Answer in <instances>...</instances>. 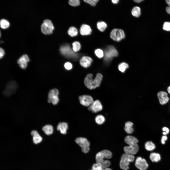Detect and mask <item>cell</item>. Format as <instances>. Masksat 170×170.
I'll return each mask as SVG.
<instances>
[{"label": "cell", "instance_id": "cell-28", "mask_svg": "<svg viewBox=\"0 0 170 170\" xmlns=\"http://www.w3.org/2000/svg\"><path fill=\"white\" fill-rule=\"evenodd\" d=\"M0 27L3 29L8 28L9 26V23L7 20L4 19H2L0 20Z\"/></svg>", "mask_w": 170, "mask_h": 170}, {"label": "cell", "instance_id": "cell-9", "mask_svg": "<svg viewBox=\"0 0 170 170\" xmlns=\"http://www.w3.org/2000/svg\"><path fill=\"white\" fill-rule=\"evenodd\" d=\"M125 34L123 31L121 29H115L110 32V36L113 40L116 41H119L124 38Z\"/></svg>", "mask_w": 170, "mask_h": 170}, {"label": "cell", "instance_id": "cell-33", "mask_svg": "<svg viewBox=\"0 0 170 170\" xmlns=\"http://www.w3.org/2000/svg\"><path fill=\"white\" fill-rule=\"evenodd\" d=\"M59 92L56 89H51L49 91L48 95V98H51L54 96H58Z\"/></svg>", "mask_w": 170, "mask_h": 170}, {"label": "cell", "instance_id": "cell-6", "mask_svg": "<svg viewBox=\"0 0 170 170\" xmlns=\"http://www.w3.org/2000/svg\"><path fill=\"white\" fill-rule=\"evenodd\" d=\"M60 51L63 55L68 58L74 59L78 58L77 54L72 50L68 45L62 46L60 48Z\"/></svg>", "mask_w": 170, "mask_h": 170}, {"label": "cell", "instance_id": "cell-29", "mask_svg": "<svg viewBox=\"0 0 170 170\" xmlns=\"http://www.w3.org/2000/svg\"><path fill=\"white\" fill-rule=\"evenodd\" d=\"M128 65L125 62H122L119 65L118 68L119 71L123 72L128 68Z\"/></svg>", "mask_w": 170, "mask_h": 170}, {"label": "cell", "instance_id": "cell-50", "mask_svg": "<svg viewBox=\"0 0 170 170\" xmlns=\"http://www.w3.org/2000/svg\"><path fill=\"white\" fill-rule=\"evenodd\" d=\"M91 170H94L93 169H91Z\"/></svg>", "mask_w": 170, "mask_h": 170}, {"label": "cell", "instance_id": "cell-4", "mask_svg": "<svg viewBox=\"0 0 170 170\" xmlns=\"http://www.w3.org/2000/svg\"><path fill=\"white\" fill-rule=\"evenodd\" d=\"M17 88V85L15 81H11L6 84L4 89L3 92L4 96L9 97L16 92Z\"/></svg>", "mask_w": 170, "mask_h": 170}, {"label": "cell", "instance_id": "cell-36", "mask_svg": "<svg viewBox=\"0 0 170 170\" xmlns=\"http://www.w3.org/2000/svg\"><path fill=\"white\" fill-rule=\"evenodd\" d=\"M69 4L73 6H76L79 5L80 4L79 0H70L69 1Z\"/></svg>", "mask_w": 170, "mask_h": 170}, {"label": "cell", "instance_id": "cell-38", "mask_svg": "<svg viewBox=\"0 0 170 170\" xmlns=\"http://www.w3.org/2000/svg\"><path fill=\"white\" fill-rule=\"evenodd\" d=\"M98 0H84V1L88 3L92 6H95L98 1Z\"/></svg>", "mask_w": 170, "mask_h": 170}, {"label": "cell", "instance_id": "cell-12", "mask_svg": "<svg viewBox=\"0 0 170 170\" xmlns=\"http://www.w3.org/2000/svg\"><path fill=\"white\" fill-rule=\"evenodd\" d=\"M103 109L102 106L100 101L96 100L88 107V109L93 113H97L101 111Z\"/></svg>", "mask_w": 170, "mask_h": 170}, {"label": "cell", "instance_id": "cell-41", "mask_svg": "<svg viewBox=\"0 0 170 170\" xmlns=\"http://www.w3.org/2000/svg\"><path fill=\"white\" fill-rule=\"evenodd\" d=\"M167 139V137L166 136L164 135L162 136V137L161 142L163 144H165L166 141Z\"/></svg>", "mask_w": 170, "mask_h": 170}, {"label": "cell", "instance_id": "cell-23", "mask_svg": "<svg viewBox=\"0 0 170 170\" xmlns=\"http://www.w3.org/2000/svg\"><path fill=\"white\" fill-rule=\"evenodd\" d=\"M145 147L147 150L152 151L156 147L155 144L151 141H147L145 144Z\"/></svg>", "mask_w": 170, "mask_h": 170}, {"label": "cell", "instance_id": "cell-45", "mask_svg": "<svg viewBox=\"0 0 170 170\" xmlns=\"http://www.w3.org/2000/svg\"><path fill=\"white\" fill-rule=\"evenodd\" d=\"M112 2L114 4H117L118 3L119 1L118 0H111Z\"/></svg>", "mask_w": 170, "mask_h": 170}, {"label": "cell", "instance_id": "cell-14", "mask_svg": "<svg viewBox=\"0 0 170 170\" xmlns=\"http://www.w3.org/2000/svg\"><path fill=\"white\" fill-rule=\"evenodd\" d=\"M157 96L159 102L162 105L166 104L169 100L167 94L165 91H161L157 93Z\"/></svg>", "mask_w": 170, "mask_h": 170}, {"label": "cell", "instance_id": "cell-16", "mask_svg": "<svg viewBox=\"0 0 170 170\" xmlns=\"http://www.w3.org/2000/svg\"><path fill=\"white\" fill-rule=\"evenodd\" d=\"M31 134L33 136V142L34 144H37L42 141V138L37 131L33 130L31 132Z\"/></svg>", "mask_w": 170, "mask_h": 170}, {"label": "cell", "instance_id": "cell-1", "mask_svg": "<svg viewBox=\"0 0 170 170\" xmlns=\"http://www.w3.org/2000/svg\"><path fill=\"white\" fill-rule=\"evenodd\" d=\"M102 78V75L100 73H98L93 79L92 74H89L85 78L84 84L88 88L91 89H94L99 86Z\"/></svg>", "mask_w": 170, "mask_h": 170}, {"label": "cell", "instance_id": "cell-34", "mask_svg": "<svg viewBox=\"0 0 170 170\" xmlns=\"http://www.w3.org/2000/svg\"><path fill=\"white\" fill-rule=\"evenodd\" d=\"M94 52L96 55L99 58H102L104 56V53L103 51L100 49H96Z\"/></svg>", "mask_w": 170, "mask_h": 170}, {"label": "cell", "instance_id": "cell-37", "mask_svg": "<svg viewBox=\"0 0 170 170\" xmlns=\"http://www.w3.org/2000/svg\"><path fill=\"white\" fill-rule=\"evenodd\" d=\"M164 30L167 31H170V23L169 22H166L164 23L163 26Z\"/></svg>", "mask_w": 170, "mask_h": 170}, {"label": "cell", "instance_id": "cell-39", "mask_svg": "<svg viewBox=\"0 0 170 170\" xmlns=\"http://www.w3.org/2000/svg\"><path fill=\"white\" fill-rule=\"evenodd\" d=\"M64 66L65 68L68 70L71 69L72 68V64L71 63L69 62L65 63L64 65Z\"/></svg>", "mask_w": 170, "mask_h": 170}, {"label": "cell", "instance_id": "cell-31", "mask_svg": "<svg viewBox=\"0 0 170 170\" xmlns=\"http://www.w3.org/2000/svg\"><path fill=\"white\" fill-rule=\"evenodd\" d=\"M47 101L49 103H51L53 105H55L59 102V99L58 96H54L48 98Z\"/></svg>", "mask_w": 170, "mask_h": 170}, {"label": "cell", "instance_id": "cell-40", "mask_svg": "<svg viewBox=\"0 0 170 170\" xmlns=\"http://www.w3.org/2000/svg\"><path fill=\"white\" fill-rule=\"evenodd\" d=\"M162 130L163 131L162 133L165 136H166L170 132L169 129L166 127H164L162 128Z\"/></svg>", "mask_w": 170, "mask_h": 170}, {"label": "cell", "instance_id": "cell-24", "mask_svg": "<svg viewBox=\"0 0 170 170\" xmlns=\"http://www.w3.org/2000/svg\"><path fill=\"white\" fill-rule=\"evenodd\" d=\"M30 61L28 55L26 54H24L22 55L17 60V62L18 64H21L27 63Z\"/></svg>", "mask_w": 170, "mask_h": 170}, {"label": "cell", "instance_id": "cell-18", "mask_svg": "<svg viewBox=\"0 0 170 170\" xmlns=\"http://www.w3.org/2000/svg\"><path fill=\"white\" fill-rule=\"evenodd\" d=\"M92 31L90 26L87 25L83 24L81 27L80 33L82 35H88L90 34Z\"/></svg>", "mask_w": 170, "mask_h": 170}, {"label": "cell", "instance_id": "cell-27", "mask_svg": "<svg viewBox=\"0 0 170 170\" xmlns=\"http://www.w3.org/2000/svg\"><path fill=\"white\" fill-rule=\"evenodd\" d=\"M98 29L100 31L103 32L106 29L107 27L106 23L104 21H101L98 22L97 24Z\"/></svg>", "mask_w": 170, "mask_h": 170}, {"label": "cell", "instance_id": "cell-11", "mask_svg": "<svg viewBox=\"0 0 170 170\" xmlns=\"http://www.w3.org/2000/svg\"><path fill=\"white\" fill-rule=\"evenodd\" d=\"M129 145L124 147L123 150L125 153L133 155L136 154L139 149L137 144H131Z\"/></svg>", "mask_w": 170, "mask_h": 170}, {"label": "cell", "instance_id": "cell-44", "mask_svg": "<svg viewBox=\"0 0 170 170\" xmlns=\"http://www.w3.org/2000/svg\"><path fill=\"white\" fill-rule=\"evenodd\" d=\"M166 11L168 13L170 14V7L169 6L166 7Z\"/></svg>", "mask_w": 170, "mask_h": 170}, {"label": "cell", "instance_id": "cell-7", "mask_svg": "<svg viewBox=\"0 0 170 170\" xmlns=\"http://www.w3.org/2000/svg\"><path fill=\"white\" fill-rule=\"evenodd\" d=\"M75 141L81 147L83 152L86 153L89 152L90 143L86 138L81 137H78L76 139Z\"/></svg>", "mask_w": 170, "mask_h": 170}, {"label": "cell", "instance_id": "cell-48", "mask_svg": "<svg viewBox=\"0 0 170 170\" xmlns=\"http://www.w3.org/2000/svg\"><path fill=\"white\" fill-rule=\"evenodd\" d=\"M166 2L167 4L170 7V0H167Z\"/></svg>", "mask_w": 170, "mask_h": 170}, {"label": "cell", "instance_id": "cell-8", "mask_svg": "<svg viewBox=\"0 0 170 170\" xmlns=\"http://www.w3.org/2000/svg\"><path fill=\"white\" fill-rule=\"evenodd\" d=\"M41 31L44 34L48 35L51 34L54 29V27L51 21L47 19L43 21L41 27Z\"/></svg>", "mask_w": 170, "mask_h": 170}, {"label": "cell", "instance_id": "cell-42", "mask_svg": "<svg viewBox=\"0 0 170 170\" xmlns=\"http://www.w3.org/2000/svg\"><path fill=\"white\" fill-rule=\"evenodd\" d=\"M19 64L20 67L21 68L24 69H26L27 65V63H24L20 64Z\"/></svg>", "mask_w": 170, "mask_h": 170}, {"label": "cell", "instance_id": "cell-2", "mask_svg": "<svg viewBox=\"0 0 170 170\" xmlns=\"http://www.w3.org/2000/svg\"><path fill=\"white\" fill-rule=\"evenodd\" d=\"M112 156L111 152L107 149L103 150L98 152L96 154L95 159L96 163H100L103 169L108 168L110 165V161L104 160V158H111Z\"/></svg>", "mask_w": 170, "mask_h": 170}, {"label": "cell", "instance_id": "cell-10", "mask_svg": "<svg viewBox=\"0 0 170 170\" xmlns=\"http://www.w3.org/2000/svg\"><path fill=\"white\" fill-rule=\"evenodd\" d=\"M79 98L81 104L85 106L89 107L94 101L93 98L89 95H81L79 97Z\"/></svg>", "mask_w": 170, "mask_h": 170}, {"label": "cell", "instance_id": "cell-46", "mask_svg": "<svg viewBox=\"0 0 170 170\" xmlns=\"http://www.w3.org/2000/svg\"><path fill=\"white\" fill-rule=\"evenodd\" d=\"M134 1L137 3H140L143 1V0H134Z\"/></svg>", "mask_w": 170, "mask_h": 170}, {"label": "cell", "instance_id": "cell-26", "mask_svg": "<svg viewBox=\"0 0 170 170\" xmlns=\"http://www.w3.org/2000/svg\"><path fill=\"white\" fill-rule=\"evenodd\" d=\"M131 13L134 16L136 17H139L141 14L140 8L138 6L134 7L132 10Z\"/></svg>", "mask_w": 170, "mask_h": 170}, {"label": "cell", "instance_id": "cell-5", "mask_svg": "<svg viewBox=\"0 0 170 170\" xmlns=\"http://www.w3.org/2000/svg\"><path fill=\"white\" fill-rule=\"evenodd\" d=\"M118 55V52L113 46H110L106 48L104 53V61L108 63L111 61L113 57H117Z\"/></svg>", "mask_w": 170, "mask_h": 170}, {"label": "cell", "instance_id": "cell-35", "mask_svg": "<svg viewBox=\"0 0 170 170\" xmlns=\"http://www.w3.org/2000/svg\"><path fill=\"white\" fill-rule=\"evenodd\" d=\"M92 169L95 170H102L103 169L100 163H96L93 165Z\"/></svg>", "mask_w": 170, "mask_h": 170}, {"label": "cell", "instance_id": "cell-47", "mask_svg": "<svg viewBox=\"0 0 170 170\" xmlns=\"http://www.w3.org/2000/svg\"><path fill=\"white\" fill-rule=\"evenodd\" d=\"M167 90L168 93L170 94V86L168 87Z\"/></svg>", "mask_w": 170, "mask_h": 170}, {"label": "cell", "instance_id": "cell-32", "mask_svg": "<svg viewBox=\"0 0 170 170\" xmlns=\"http://www.w3.org/2000/svg\"><path fill=\"white\" fill-rule=\"evenodd\" d=\"M73 50L75 52H76L80 50L81 48V45L78 42L75 41L72 44Z\"/></svg>", "mask_w": 170, "mask_h": 170}, {"label": "cell", "instance_id": "cell-43", "mask_svg": "<svg viewBox=\"0 0 170 170\" xmlns=\"http://www.w3.org/2000/svg\"><path fill=\"white\" fill-rule=\"evenodd\" d=\"M5 54V52L4 49L0 47V58L1 59L2 58Z\"/></svg>", "mask_w": 170, "mask_h": 170}, {"label": "cell", "instance_id": "cell-17", "mask_svg": "<svg viewBox=\"0 0 170 170\" xmlns=\"http://www.w3.org/2000/svg\"><path fill=\"white\" fill-rule=\"evenodd\" d=\"M68 129V123L64 122L59 123L57 127V130L60 131L62 134H65Z\"/></svg>", "mask_w": 170, "mask_h": 170}, {"label": "cell", "instance_id": "cell-13", "mask_svg": "<svg viewBox=\"0 0 170 170\" xmlns=\"http://www.w3.org/2000/svg\"><path fill=\"white\" fill-rule=\"evenodd\" d=\"M135 165L140 170H146L148 165L145 160L140 157H137L136 160Z\"/></svg>", "mask_w": 170, "mask_h": 170}, {"label": "cell", "instance_id": "cell-15", "mask_svg": "<svg viewBox=\"0 0 170 170\" xmlns=\"http://www.w3.org/2000/svg\"><path fill=\"white\" fill-rule=\"evenodd\" d=\"M93 61L92 59L90 57L84 56L80 59V63L81 66L85 68L89 67Z\"/></svg>", "mask_w": 170, "mask_h": 170}, {"label": "cell", "instance_id": "cell-22", "mask_svg": "<svg viewBox=\"0 0 170 170\" xmlns=\"http://www.w3.org/2000/svg\"><path fill=\"white\" fill-rule=\"evenodd\" d=\"M150 158L152 161L156 162H158L161 159L160 155L155 153H152L150 154Z\"/></svg>", "mask_w": 170, "mask_h": 170}, {"label": "cell", "instance_id": "cell-20", "mask_svg": "<svg viewBox=\"0 0 170 170\" xmlns=\"http://www.w3.org/2000/svg\"><path fill=\"white\" fill-rule=\"evenodd\" d=\"M133 123L130 121H128L125 123L124 129L127 133L131 134L133 132Z\"/></svg>", "mask_w": 170, "mask_h": 170}, {"label": "cell", "instance_id": "cell-25", "mask_svg": "<svg viewBox=\"0 0 170 170\" xmlns=\"http://www.w3.org/2000/svg\"><path fill=\"white\" fill-rule=\"evenodd\" d=\"M95 121L99 125L103 124L105 121V119L102 115H97L95 118Z\"/></svg>", "mask_w": 170, "mask_h": 170}, {"label": "cell", "instance_id": "cell-3", "mask_svg": "<svg viewBox=\"0 0 170 170\" xmlns=\"http://www.w3.org/2000/svg\"><path fill=\"white\" fill-rule=\"evenodd\" d=\"M134 159L135 157L133 155L123 154L121 156L120 162V168L124 170H128L129 168V163L133 162Z\"/></svg>", "mask_w": 170, "mask_h": 170}, {"label": "cell", "instance_id": "cell-49", "mask_svg": "<svg viewBox=\"0 0 170 170\" xmlns=\"http://www.w3.org/2000/svg\"><path fill=\"white\" fill-rule=\"evenodd\" d=\"M102 170H112L110 168H106L103 169Z\"/></svg>", "mask_w": 170, "mask_h": 170}, {"label": "cell", "instance_id": "cell-30", "mask_svg": "<svg viewBox=\"0 0 170 170\" xmlns=\"http://www.w3.org/2000/svg\"><path fill=\"white\" fill-rule=\"evenodd\" d=\"M68 34L72 37H74L76 36L78 33V31L77 29L74 27H70L68 30Z\"/></svg>", "mask_w": 170, "mask_h": 170}, {"label": "cell", "instance_id": "cell-19", "mask_svg": "<svg viewBox=\"0 0 170 170\" xmlns=\"http://www.w3.org/2000/svg\"><path fill=\"white\" fill-rule=\"evenodd\" d=\"M125 142L129 145L132 144H137L138 140L136 137L132 136H126L124 139Z\"/></svg>", "mask_w": 170, "mask_h": 170}, {"label": "cell", "instance_id": "cell-21", "mask_svg": "<svg viewBox=\"0 0 170 170\" xmlns=\"http://www.w3.org/2000/svg\"><path fill=\"white\" fill-rule=\"evenodd\" d=\"M42 130L47 135H49L52 134L53 131V126L50 125H47L44 126L42 128Z\"/></svg>", "mask_w": 170, "mask_h": 170}]
</instances>
